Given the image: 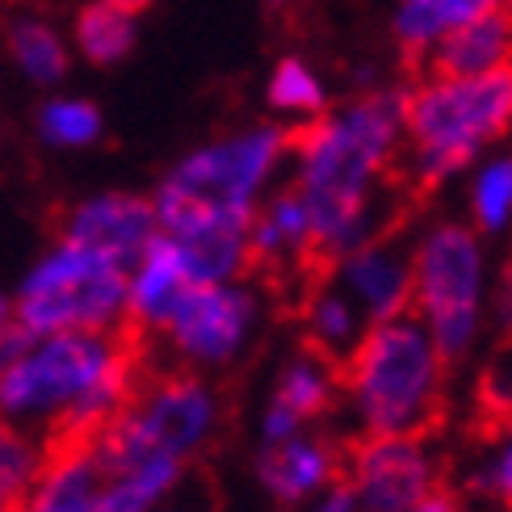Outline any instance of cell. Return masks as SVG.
<instances>
[{
    "label": "cell",
    "mask_w": 512,
    "mask_h": 512,
    "mask_svg": "<svg viewBox=\"0 0 512 512\" xmlns=\"http://www.w3.org/2000/svg\"><path fill=\"white\" fill-rule=\"evenodd\" d=\"M445 475L437 445L420 437H357L345 454L340 483L353 492L357 512H408L433 496Z\"/></svg>",
    "instance_id": "obj_10"
},
{
    "label": "cell",
    "mask_w": 512,
    "mask_h": 512,
    "mask_svg": "<svg viewBox=\"0 0 512 512\" xmlns=\"http://www.w3.org/2000/svg\"><path fill=\"white\" fill-rule=\"evenodd\" d=\"M89 5H105V9H118V13H131V17H139L152 0H89Z\"/></svg>",
    "instance_id": "obj_31"
},
{
    "label": "cell",
    "mask_w": 512,
    "mask_h": 512,
    "mask_svg": "<svg viewBox=\"0 0 512 512\" xmlns=\"http://www.w3.org/2000/svg\"><path fill=\"white\" fill-rule=\"evenodd\" d=\"M303 328H307V349L324 353L328 361H345L353 353V345L361 340L370 324L357 315V307L349 303L345 294H340L332 282L315 286L303 303Z\"/></svg>",
    "instance_id": "obj_24"
},
{
    "label": "cell",
    "mask_w": 512,
    "mask_h": 512,
    "mask_svg": "<svg viewBox=\"0 0 512 512\" xmlns=\"http://www.w3.org/2000/svg\"><path fill=\"white\" fill-rule=\"evenodd\" d=\"M403 160V93L366 89L328 105L290 139V189L303 198L315 252L336 261L382 236L387 177Z\"/></svg>",
    "instance_id": "obj_1"
},
{
    "label": "cell",
    "mask_w": 512,
    "mask_h": 512,
    "mask_svg": "<svg viewBox=\"0 0 512 512\" xmlns=\"http://www.w3.org/2000/svg\"><path fill=\"white\" fill-rule=\"evenodd\" d=\"M13 319L26 336L122 332L126 265L110 252L55 236L13 286Z\"/></svg>",
    "instance_id": "obj_6"
},
{
    "label": "cell",
    "mask_w": 512,
    "mask_h": 512,
    "mask_svg": "<svg viewBox=\"0 0 512 512\" xmlns=\"http://www.w3.org/2000/svg\"><path fill=\"white\" fill-rule=\"evenodd\" d=\"M248 256L265 269H294L315 256V227L303 198L290 185H277L273 194L256 206L248 223Z\"/></svg>",
    "instance_id": "obj_17"
},
{
    "label": "cell",
    "mask_w": 512,
    "mask_h": 512,
    "mask_svg": "<svg viewBox=\"0 0 512 512\" xmlns=\"http://www.w3.org/2000/svg\"><path fill=\"white\" fill-rule=\"evenodd\" d=\"M164 512H173V508H164Z\"/></svg>",
    "instance_id": "obj_35"
},
{
    "label": "cell",
    "mask_w": 512,
    "mask_h": 512,
    "mask_svg": "<svg viewBox=\"0 0 512 512\" xmlns=\"http://www.w3.org/2000/svg\"><path fill=\"white\" fill-rule=\"evenodd\" d=\"M0 512H17V496L5 492V487H0Z\"/></svg>",
    "instance_id": "obj_32"
},
{
    "label": "cell",
    "mask_w": 512,
    "mask_h": 512,
    "mask_svg": "<svg viewBox=\"0 0 512 512\" xmlns=\"http://www.w3.org/2000/svg\"><path fill=\"white\" fill-rule=\"evenodd\" d=\"M512 135V68L487 76H420L403 93V164L441 189Z\"/></svg>",
    "instance_id": "obj_4"
},
{
    "label": "cell",
    "mask_w": 512,
    "mask_h": 512,
    "mask_svg": "<svg viewBox=\"0 0 512 512\" xmlns=\"http://www.w3.org/2000/svg\"><path fill=\"white\" fill-rule=\"evenodd\" d=\"M59 236L110 252L114 261L131 269L135 256L160 236L152 194H135V189H97V194H84L80 202L63 210Z\"/></svg>",
    "instance_id": "obj_14"
},
{
    "label": "cell",
    "mask_w": 512,
    "mask_h": 512,
    "mask_svg": "<svg viewBox=\"0 0 512 512\" xmlns=\"http://www.w3.org/2000/svg\"><path fill=\"white\" fill-rule=\"evenodd\" d=\"M265 105L273 122H315L328 110V80L307 55H282L265 76Z\"/></svg>",
    "instance_id": "obj_23"
},
{
    "label": "cell",
    "mask_w": 512,
    "mask_h": 512,
    "mask_svg": "<svg viewBox=\"0 0 512 512\" xmlns=\"http://www.w3.org/2000/svg\"><path fill=\"white\" fill-rule=\"evenodd\" d=\"M194 286L198 282L189 273L181 248L156 236L126 269V324L143 336H160L173 311L181 307V298Z\"/></svg>",
    "instance_id": "obj_15"
},
{
    "label": "cell",
    "mask_w": 512,
    "mask_h": 512,
    "mask_svg": "<svg viewBox=\"0 0 512 512\" xmlns=\"http://www.w3.org/2000/svg\"><path fill=\"white\" fill-rule=\"evenodd\" d=\"M72 51L93 63V68H118L135 55L139 42V17L105 9V5H80V13L72 17Z\"/></svg>",
    "instance_id": "obj_25"
},
{
    "label": "cell",
    "mask_w": 512,
    "mask_h": 512,
    "mask_svg": "<svg viewBox=\"0 0 512 512\" xmlns=\"http://www.w3.org/2000/svg\"><path fill=\"white\" fill-rule=\"evenodd\" d=\"M412 252V319L429 332L441 357L462 361L483 340L492 319V248L466 219H433L416 240Z\"/></svg>",
    "instance_id": "obj_5"
},
{
    "label": "cell",
    "mask_w": 512,
    "mask_h": 512,
    "mask_svg": "<svg viewBox=\"0 0 512 512\" xmlns=\"http://www.w3.org/2000/svg\"><path fill=\"white\" fill-rule=\"evenodd\" d=\"M47 450H51L47 437H34L26 429H17V424L0 420V487L21 500V492L34 483L42 462H47Z\"/></svg>",
    "instance_id": "obj_26"
},
{
    "label": "cell",
    "mask_w": 512,
    "mask_h": 512,
    "mask_svg": "<svg viewBox=\"0 0 512 512\" xmlns=\"http://www.w3.org/2000/svg\"><path fill=\"white\" fill-rule=\"evenodd\" d=\"M500 9H504V13L512 17V0H500Z\"/></svg>",
    "instance_id": "obj_33"
},
{
    "label": "cell",
    "mask_w": 512,
    "mask_h": 512,
    "mask_svg": "<svg viewBox=\"0 0 512 512\" xmlns=\"http://www.w3.org/2000/svg\"><path fill=\"white\" fill-rule=\"evenodd\" d=\"M265 324V294L248 277L194 286L160 332V345L189 374H219L240 366Z\"/></svg>",
    "instance_id": "obj_9"
},
{
    "label": "cell",
    "mask_w": 512,
    "mask_h": 512,
    "mask_svg": "<svg viewBox=\"0 0 512 512\" xmlns=\"http://www.w3.org/2000/svg\"><path fill=\"white\" fill-rule=\"evenodd\" d=\"M424 63L437 76H487L512 68V17L504 9L475 17L471 26L441 38Z\"/></svg>",
    "instance_id": "obj_18"
},
{
    "label": "cell",
    "mask_w": 512,
    "mask_h": 512,
    "mask_svg": "<svg viewBox=\"0 0 512 512\" xmlns=\"http://www.w3.org/2000/svg\"><path fill=\"white\" fill-rule=\"evenodd\" d=\"M0 420H5V412H0Z\"/></svg>",
    "instance_id": "obj_34"
},
{
    "label": "cell",
    "mask_w": 512,
    "mask_h": 512,
    "mask_svg": "<svg viewBox=\"0 0 512 512\" xmlns=\"http://www.w3.org/2000/svg\"><path fill=\"white\" fill-rule=\"evenodd\" d=\"M5 51L17 76L34 84V89H59L63 76L72 68V42L51 17L21 9L5 26Z\"/></svg>",
    "instance_id": "obj_19"
},
{
    "label": "cell",
    "mask_w": 512,
    "mask_h": 512,
    "mask_svg": "<svg viewBox=\"0 0 512 512\" xmlns=\"http://www.w3.org/2000/svg\"><path fill=\"white\" fill-rule=\"evenodd\" d=\"M328 282L357 307L366 324H387L412 311V252L395 236H374L336 256Z\"/></svg>",
    "instance_id": "obj_12"
},
{
    "label": "cell",
    "mask_w": 512,
    "mask_h": 512,
    "mask_svg": "<svg viewBox=\"0 0 512 512\" xmlns=\"http://www.w3.org/2000/svg\"><path fill=\"white\" fill-rule=\"evenodd\" d=\"M496 9L500 0H399L391 13V38L403 55L429 59L441 38H450L454 30Z\"/></svg>",
    "instance_id": "obj_20"
},
{
    "label": "cell",
    "mask_w": 512,
    "mask_h": 512,
    "mask_svg": "<svg viewBox=\"0 0 512 512\" xmlns=\"http://www.w3.org/2000/svg\"><path fill=\"white\" fill-rule=\"evenodd\" d=\"M105 471L93 441H55L17 512H101Z\"/></svg>",
    "instance_id": "obj_16"
},
{
    "label": "cell",
    "mask_w": 512,
    "mask_h": 512,
    "mask_svg": "<svg viewBox=\"0 0 512 512\" xmlns=\"http://www.w3.org/2000/svg\"><path fill=\"white\" fill-rule=\"evenodd\" d=\"M17 332V319H13V298L0 294V349H5V340Z\"/></svg>",
    "instance_id": "obj_30"
},
{
    "label": "cell",
    "mask_w": 512,
    "mask_h": 512,
    "mask_svg": "<svg viewBox=\"0 0 512 512\" xmlns=\"http://www.w3.org/2000/svg\"><path fill=\"white\" fill-rule=\"evenodd\" d=\"M450 387V361L412 315L370 324L340 361V408L357 437L429 433Z\"/></svg>",
    "instance_id": "obj_3"
},
{
    "label": "cell",
    "mask_w": 512,
    "mask_h": 512,
    "mask_svg": "<svg viewBox=\"0 0 512 512\" xmlns=\"http://www.w3.org/2000/svg\"><path fill=\"white\" fill-rule=\"evenodd\" d=\"M471 492H479L496 512H512V420L492 437L471 471Z\"/></svg>",
    "instance_id": "obj_27"
},
{
    "label": "cell",
    "mask_w": 512,
    "mask_h": 512,
    "mask_svg": "<svg viewBox=\"0 0 512 512\" xmlns=\"http://www.w3.org/2000/svg\"><path fill=\"white\" fill-rule=\"evenodd\" d=\"M223 433V395L206 374L168 370L139 382L131 403L93 437L97 450L160 454L194 466Z\"/></svg>",
    "instance_id": "obj_8"
},
{
    "label": "cell",
    "mask_w": 512,
    "mask_h": 512,
    "mask_svg": "<svg viewBox=\"0 0 512 512\" xmlns=\"http://www.w3.org/2000/svg\"><path fill=\"white\" fill-rule=\"evenodd\" d=\"M294 512H357V500H353V492L345 483H332L328 492L311 496L303 508H294Z\"/></svg>",
    "instance_id": "obj_28"
},
{
    "label": "cell",
    "mask_w": 512,
    "mask_h": 512,
    "mask_svg": "<svg viewBox=\"0 0 512 512\" xmlns=\"http://www.w3.org/2000/svg\"><path fill=\"white\" fill-rule=\"evenodd\" d=\"M34 135L47 152H89L105 135V114L93 97L47 93L34 110Z\"/></svg>",
    "instance_id": "obj_22"
},
{
    "label": "cell",
    "mask_w": 512,
    "mask_h": 512,
    "mask_svg": "<svg viewBox=\"0 0 512 512\" xmlns=\"http://www.w3.org/2000/svg\"><path fill=\"white\" fill-rule=\"evenodd\" d=\"M408 512H466V504H462V496H454L450 487H437L433 496H424L416 508H408Z\"/></svg>",
    "instance_id": "obj_29"
},
{
    "label": "cell",
    "mask_w": 512,
    "mask_h": 512,
    "mask_svg": "<svg viewBox=\"0 0 512 512\" xmlns=\"http://www.w3.org/2000/svg\"><path fill=\"white\" fill-rule=\"evenodd\" d=\"M466 223L483 240L512 236V147H496L483 160H475L462 177Z\"/></svg>",
    "instance_id": "obj_21"
},
{
    "label": "cell",
    "mask_w": 512,
    "mask_h": 512,
    "mask_svg": "<svg viewBox=\"0 0 512 512\" xmlns=\"http://www.w3.org/2000/svg\"><path fill=\"white\" fill-rule=\"evenodd\" d=\"M340 403V366L315 349L290 353L256 412V445H273L315 429Z\"/></svg>",
    "instance_id": "obj_11"
},
{
    "label": "cell",
    "mask_w": 512,
    "mask_h": 512,
    "mask_svg": "<svg viewBox=\"0 0 512 512\" xmlns=\"http://www.w3.org/2000/svg\"><path fill=\"white\" fill-rule=\"evenodd\" d=\"M139 391L122 332H13L0 349V412L34 437L93 441Z\"/></svg>",
    "instance_id": "obj_2"
},
{
    "label": "cell",
    "mask_w": 512,
    "mask_h": 512,
    "mask_svg": "<svg viewBox=\"0 0 512 512\" xmlns=\"http://www.w3.org/2000/svg\"><path fill=\"white\" fill-rule=\"evenodd\" d=\"M345 475V450L336 445V437L307 429L298 437L256 445L252 458V483L261 487V496L277 508H303L311 496L328 492L332 483Z\"/></svg>",
    "instance_id": "obj_13"
},
{
    "label": "cell",
    "mask_w": 512,
    "mask_h": 512,
    "mask_svg": "<svg viewBox=\"0 0 512 512\" xmlns=\"http://www.w3.org/2000/svg\"><path fill=\"white\" fill-rule=\"evenodd\" d=\"M290 139V126L282 122H248L215 139H202L168 164V173L152 189V202L252 219L256 206L282 185Z\"/></svg>",
    "instance_id": "obj_7"
}]
</instances>
